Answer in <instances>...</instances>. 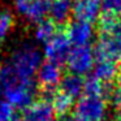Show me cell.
Segmentation results:
<instances>
[{
	"label": "cell",
	"instance_id": "obj_1",
	"mask_svg": "<svg viewBox=\"0 0 121 121\" xmlns=\"http://www.w3.org/2000/svg\"><path fill=\"white\" fill-rule=\"evenodd\" d=\"M0 83L3 87V95L5 100L14 108L25 109L34 102V79L21 78L9 64L0 66Z\"/></svg>",
	"mask_w": 121,
	"mask_h": 121
},
{
	"label": "cell",
	"instance_id": "obj_2",
	"mask_svg": "<svg viewBox=\"0 0 121 121\" xmlns=\"http://www.w3.org/2000/svg\"><path fill=\"white\" fill-rule=\"evenodd\" d=\"M9 65L24 79H33L42 65V55L35 47L25 44L12 55Z\"/></svg>",
	"mask_w": 121,
	"mask_h": 121
},
{
	"label": "cell",
	"instance_id": "obj_3",
	"mask_svg": "<svg viewBox=\"0 0 121 121\" xmlns=\"http://www.w3.org/2000/svg\"><path fill=\"white\" fill-rule=\"evenodd\" d=\"M94 50L87 46H74L66 59V65L70 73L85 76L92 69L95 64Z\"/></svg>",
	"mask_w": 121,
	"mask_h": 121
},
{
	"label": "cell",
	"instance_id": "obj_4",
	"mask_svg": "<svg viewBox=\"0 0 121 121\" xmlns=\"http://www.w3.org/2000/svg\"><path fill=\"white\" fill-rule=\"evenodd\" d=\"M96 61L121 63V35L120 34H100L94 48Z\"/></svg>",
	"mask_w": 121,
	"mask_h": 121
},
{
	"label": "cell",
	"instance_id": "obj_5",
	"mask_svg": "<svg viewBox=\"0 0 121 121\" xmlns=\"http://www.w3.org/2000/svg\"><path fill=\"white\" fill-rule=\"evenodd\" d=\"M70 44L72 43L66 35L65 30L59 29L57 33L47 43H44V56L47 61L55 63L57 65L65 64L68 55L72 50Z\"/></svg>",
	"mask_w": 121,
	"mask_h": 121
},
{
	"label": "cell",
	"instance_id": "obj_6",
	"mask_svg": "<svg viewBox=\"0 0 121 121\" xmlns=\"http://www.w3.org/2000/svg\"><path fill=\"white\" fill-rule=\"evenodd\" d=\"M107 100L102 96L83 95L76 105V113L86 121H102L105 115Z\"/></svg>",
	"mask_w": 121,
	"mask_h": 121
},
{
	"label": "cell",
	"instance_id": "obj_7",
	"mask_svg": "<svg viewBox=\"0 0 121 121\" xmlns=\"http://www.w3.org/2000/svg\"><path fill=\"white\" fill-rule=\"evenodd\" d=\"M14 4L17 11L34 24L47 18L51 8V0H14Z\"/></svg>",
	"mask_w": 121,
	"mask_h": 121
},
{
	"label": "cell",
	"instance_id": "obj_8",
	"mask_svg": "<svg viewBox=\"0 0 121 121\" xmlns=\"http://www.w3.org/2000/svg\"><path fill=\"white\" fill-rule=\"evenodd\" d=\"M22 121H53L55 108L52 102L44 99L34 100L27 108H25L21 115Z\"/></svg>",
	"mask_w": 121,
	"mask_h": 121
},
{
	"label": "cell",
	"instance_id": "obj_9",
	"mask_svg": "<svg viewBox=\"0 0 121 121\" xmlns=\"http://www.w3.org/2000/svg\"><path fill=\"white\" fill-rule=\"evenodd\" d=\"M38 83L40 90H55L63 78V69L61 65L46 60L42 63L39 70L37 73Z\"/></svg>",
	"mask_w": 121,
	"mask_h": 121
},
{
	"label": "cell",
	"instance_id": "obj_10",
	"mask_svg": "<svg viewBox=\"0 0 121 121\" xmlns=\"http://www.w3.org/2000/svg\"><path fill=\"white\" fill-rule=\"evenodd\" d=\"M65 33L69 40L74 46H87L94 35V27L90 22L74 20L65 27Z\"/></svg>",
	"mask_w": 121,
	"mask_h": 121
},
{
	"label": "cell",
	"instance_id": "obj_11",
	"mask_svg": "<svg viewBox=\"0 0 121 121\" xmlns=\"http://www.w3.org/2000/svg\"><path fill=\"white\" fill-rule=\"evenodd\" d=\"M72 12L76 20L91 24L102 13V0H74Z\"/></svg>",
	"mask_w": 121,
	"mask_h": 121
},
{
	"label": "cell",
	"instance_id": "obj_12",
	"mask_svg": "<svg viewBox=\"0 0 121 121\" xmlns=\"http://www.w3.org/2000/svg\"><path fill=\"white\" fill-rule=\"evenodd\" d=\"M60 92L65 94L66 96L72 98V99H77L83 94L85 89V78L78 74L69 73L66 76H63L60 81Z\"/></svg>",
	"mask_w": 121,
	"mask_h": 121
},
{
	"label": "cell",
	"instance_id": "obj_13",
	"mask_svg": "<svg viewBox=\"0 0 121 121\" xmlns=\"http://www.w3.org/2000/svg\"><path fill=\"white\" fill-rule=\"evenodd\" d=\"M72 8H73V4L70 0H51V20H53L57 25L64 24L68 20Z\"/></svg>",
	"mask_w": 121,
	"mask_h": 121
},
{
	"label": "cell",
	"instance_id": "obj_14",
	"mask_svg": "<svg viewBox=\"0 0 121 121\" xmlns=\"http://www.w3.org/2000/svg\"><path fill=\"white\" fill-rule=\"evenodd\" d=\"M118 66L112 61H98L94 69V76L104 83H112L118 74Z\"/></svg>",
	"mask_w": 121,
	"mask_h": 121
},
{
	"label": "cell",
	"instance_id": "obj_15",
	"mask_svg": "<svg viewBox=\"0 0 121 121\" xmlns=\"http://www.w3.org/2000/svg\"><path fill=\"white\" fill-rule=\"evenodd\" d=\"M57 30H59V25L53 20L46 18L37 24V27H35V38L42 43H47L57 33Z\"/></svg>",
	"mask_w": 121,
	"mask_h": 121
},
{
	"label": "cell",
	"instance_id": "obj_16",
	"mask_svg": "<svg viewBox=\"0 0 121 121\" xmlns=\"http://www.w3.org/2000/svg\"><path fill=\"white\" fill-rule=\"evenodd\" d=\"M52 105L57 115H60V116L68 115L69 111L72 109V105H73V99L59 91L55 94V96L52 99Z\"/></svg>",
	"mask_w": 121,
	"mask_h": 121
},
{
	"label": "cell",
	"instance_id": "obj_17",
	"mask_svg": "<svg viewBox=\"0 0 121 121\" xmlns=\"http://www.w3.org/2000/svg\"><path fill=\"white\" fill-rule=\"evenodd\" d=\"M13 26V17L8 12H0V44Z\"/></svg>",
	"mask_w": 121,
	"mask_h": 121
},
{
	"label": "cell",
	"instance_id": "obj_18",
	"mask_svg": "<svg viewBox=\"0 0 121 121\" xmlns=\"http://www.w3.org/2000/svg\"><path fill=\"white\" fill-rule=\"evenodd\" d=\"M102 13L121 17V0H102Z\"/></svg>",
	"mask_w": 121,
	"mask_h": 121
},
{
	"label": "cell",
	"instance_id": "obj_19",
	"mask_svg": "<svg viewBox=\"0 0 121 121\" xmlns=\"http://www.w3.org/2000/svg\"><path fill=\"white\" fill-rule=\"evenodd\" d=\"M111 102L115 105L121 104V70L116 76L115 81H113V92L111 95Z\"/></svg>",
	"mask_w": 121,
	"mask_h": 121
},
{
	"label": "cell",
	"instance_id": "obj_20",
	"mask_svg": "<svg viewBox=\"0 0 121 121\" xmlns=\"http://www.w3.org/2000/svg\"><path fill=\"white\" fill-rule=\"evenodd\" d=\"M59 121H86V120L82 118L81 116H78L77 113H68V115L60 116Z\"/></svg>",
	"mask_w": 121,
	"mask_h": 121
},
{
	"label": "cell",
	"instance_id": "obj_21",
	"mask_svg": "<svg viewBox=\"0 0 121 121\" xmlns=\"http://www.w3.org/2000/svg\"><path fill=\"white\" fill-rule=\"evenodd\" d=\"M116 121H121V104L116 105Z\"/></svg>",
	"mask_w": 121,
	"mask_h": 121
}]
</instances>
